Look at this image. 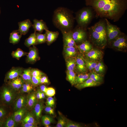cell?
<instances>
[{"label":"cell","mask_w":127,"mask_h":127,"mask_svg":"<svg viewBox=\"0 0 127 127\" xmlns=\"http://www.w3.org/2000/svg\"><path fill=\"white\" fill-rule=\"evenodd\" d=\"M6 107L0 104V119L3 121L7 116V111Z\"/></svg>","instance_id":"cell-40"},{"label":"cell","mask_w":127,"mask_h":127,"mask_svg":"<svg viewBox=\"0 0 127 127\" xmlns=\"http://www.w3.org/2000/svg\"><path fill=\"white\" fill-rule=\"evenodd\" d=\"M29 51L27 55L26 59V62L28 63L33 64L40 59L37 49L33 45L29 47Z\"/></svg>","instance_id":"cell-12"},{"label":"cell","mask_w":127,"mask_h":127,"mask_svg":"<svg viewBox=\"0 0 127 127\" xmlns=\"http://www.w3.org/2000/svg\"><path fill=\"white\" fill-rule=\"evenodd\" d=\"M44 107V105L43 101L40 100H38L32 108L33 109L32 113L38 122L39 121L41 116L42 111Z\"/></svg>","instance_id":"cell-15"},{"label":"cell","mask_w":127,"mask_h":127,"mask_svg":"<svg viewBox=\"0 0 127 127\" xmlns=\"http://www.w3.org/2000/svg\"><path fill=\"white\" fill-rule=\"evenodd\" d=\"M55 99L52 97H48L47 99L46 103V106L53 107L55 105Z\"/></svg>","instance_id":"cell-46"},{"label":"cell","mask_w":127,"mask_h":127,"mask_svg":"<svg viewBox=\"0 0 127 127\" xmlns=\"http://www.w3.org/2000/svg\"><path fill=\"white\" fill-rule=\"evenodd\" d=\"M36 34L37 44L43 43L46 42V35L45 33L41 34L36 32Z\"/></svg>","instance_id":"cell-37"},{"label":"cell","mask_w":127,"mask_h":127,"mask_svg":"<svg viewBox=\"0 0 127 127\" xmlns=\"http://www.w3.org/2000/svg\"><path fill=\"white\" fill-rule=\"evenodd\" d=\"M92 9L90 7H84L79 11L76 13L75 19L78 26L86 28L93 17Z\"/></svg>","instance_id":"cell-5"},{"label":"cell","mask_w":127,"mask_h":127,"mask_svg":"<svg viewBox=\"0 0 127 127\" xmlns=\"http://www.w3.org/2000/svg\"><path fill=\"white\" fill-rule=\"evenodd\" d=\"M34 87L31 83L24 82L20 89L22 93H30L33 90Z\"/></svg>","instance_id":"cell-35"},{"label":"cell","mask_w":127,"mask_h":127,"mask_svg":"<svg viewBox=\"0 0 127 127\" xmlns=\"http://www.w3.org/2000/svg\"><path fill=\"white\" fill-rule=\"evenodd\" d=\"M28 53V52L24 51L21 49L18 48L12 52L11 55L13 58L19 60L22 56L27 55Z\"/></svg>","instance_id":"cell-32"},{"label":"cell","mask_w":127,"mask_h":127,"mask_svg":"<svg viewBox=\"0 0 127 127\" xmlns=\"http://www.w3.org/2000/svg\"><path fill=\"white\" fill-rule=\"evenodd\" d=\"M31 67L24 69L20 75L24 82L32 84Z\"/></svg>","instance_id":"cell-26"},{"label":"cell","mask_w":127,"mask_h":127,"mask_svg":"<svg viewBox=\"0 0 127 127\" xmlns=\"http://www.w3.org/2000/svg\"><path fill=\"white\" fill-rule=\"evenodd\" d=\"M74 20L71 12L67 8L60 7L54 11L52 22L55 26L61 32L72 30Z\"/></svg>","instance_id":"cell-2"},{"label":"cell","mask_w":127,"mask_h":127,"mask_svg":"<svg viewBox=\"0 0 127 127\" xmlns=\"http://www.w3.org/2000/svg\"><path fill=\"white\" fill-rule=\"evenodd\" d=\"M27 96L21 95L19 96L15 101L14 108L16 111L26 107L27 103Z\"/></svg>","instance_id":"cell-18"},{"label":"cell","mask_w":127,"mask_h":127,"mask_svg":"<svg viewBox=\"0 0 127 127\" xmlns=\"http://www.w3.org/2000/svg\"><path fill=\"white\" fill-rule=\"evenodd\" d=\"M41 91L40 89H39L36 92V96L38 99H41Z\"/></svg>","instance_id":"cell-50"},{"label":"cell","mask_w":127,"mask_h":127,"mask_svg":"<svg viewBox=\"0 0 127 127\" xmlns=\"http://www.w3.org/2000/svg\"><path fill=\"white\" fill-rule=\"evenodd\" d=\"M71 32L72 38L76 44H81L86 40V28L78 26L74 29H72Z\"/></svg>","instance_id":"cell-8"},{"label":"cell","mask_w":127,"mask_h":127,"mask_svg":"<svg viewBox=\"0 0 127 127\" xmlns=\"http://www.w3.org/2000/svg\"><path fill=\"white\" fill-rule=\"evenodd\" d=\"M98 16L118 21L127 9V0H85Z\"/></svg>","instance_id":"cell-1"},{"label":"cell","mask_w":127,"mask_h":127,"mask_svg":"<svg viewBox=\"0 0 127 127\" xmlns=\"http://www.w3.org/2000/svg\"><path fill=\"white\" fill-rule=\"evenodd\" d=\"M27 103L26 107L28 110H32L38 100L37 98L36 93L32 92L29 93L27 96Z\"/></svg>","instance_id":"cell-21"},{"label":"cell","mask_w":127,"mask_h":127,"mask_svg":"<svg viewBox=\"0 0 127 127\" xmlns=\"http://www.w3.org/2000/svg\"><path fill=\"white\" fill-rule=\"evenodd\" d=\"M41 77L32 76V84L34 87L41 84L40 80Z\"/></svg>","instance_id":"cell-44"},{"label":"cell","mask_w":127,"mask_h":127,"mask_svg":"<svg viewBox=\"0 0 127 127\" xmlns=\"http://www.w3.org/2000/svg\"><path fill=\"white\" fill-rule=\"evenodd\" d=\"M67 70L75 71L76 65V57L65 58Z\"/></svg>","instance_id":"cell-28"},{"label":"cell","mask_w":127,"mask_h":127,"mask_svg":"<svg viewBox=\"0 0 127 127\" xmlns=\"http://www.w3.org/2000/svg\"><path fill=\"white\" fill-rule=\"evenodd\" d=\"M90 72L88 73H78L76 76L75 84L82 83L89 78Z\"/></svg>","instance_id":"cell-33"},{"label":"cell","mask_w":127,"mask_h":127,"mask_svg":"<svg viewBox=\"0 0 127 127\" xmlns=\"http://www.w3.org/2000/svg\"><path fill=\"white\" fill-rule=\"evenodd\" d=\"M21 127H37V124L33 123H22Z\"/></svg>","instance_id":"cell-49"},{"label":"cell","mask_w":127,"mask_h":127,"mask_svg":"<svg viewBox=\"0 0 127 127\" xmlns=\"http://www.w3.org/2000/svg\"><path fill=\"white\" fill-rule=\"evenodd\" d=\"M4 121L0 119V127H3Z\"/></svg>","instance_id":"cell-53"},{"label":"cell","mask_w":127,"mask_h":127,"mask_svg":"<svg viewBox=\"0 0 127 127\" xmlns=\"http://www.w3.org/2000/svg\"><path fill=\"white\" fill-rule=\"evenodd\" d=\"M45 95L48 97H52L55 95L56 93L55 89L52 87H47Z\"/></svg>","instance_id":"cell-45"},{"label":"cell","mask_w":127,"mask_h":127,"mask_svg":"<svg viewBox=\"0 0 127 127\" xmlns=\"http://www.w3.org/2000/svg\"><path fill=\"white\" fill-rule=\"evenodd\" d=\"M27 110L25 107L15 111L12 115L13 119L17 124L21 122Z\"/></svg>","instance_id":"cell-20"},{"label":"cell","mask_w":127,"mask_h":127,"mask_svg":"<svg viewBox=\"0 0 127 127\" xmlns=\"http://www.w3.org/2000/svg\"><path fill=\"white\" fill-rule=\"evenodd\" d=\"M114 48L118 51H124L127 48V39L126 35L121 32L109 44Z\"/></svg>","instance_id":"cell-7"},{"label":"cell","mask_w":127,"mask_h":127,"mask_svg":"<svg viewBox=\"0 0 127 127\" xmlns=\"http://www.w3.org/2000/svg\"><path fill=\"white\" fill-rule=\"evenodd\" d=\"M101 83L95 82L90 78L83 82L75 85V87L79 89H81L88 87L99 86Z\"/></svg>","instance_id":"cell-19"},{"label":"cell","mask_w":127,"mask_h":127,"mask_svg":"<svg viewBox=\"0 0 127 127\" xmlns=\"http://www.w3.org/2000/svg\"><path fill=\"white\" fill-rule=\"evenodd\" d=\"M77 48L74 47L64 46L63 54L65 58L76 57L78 53Z\"/></svg>","instance_id":"cell-22"},{"label":"cell","mask_w":127,"mask_h":127,"mask_svg":"<svg viewBox=\"0 0 127 127\" xmlns=\"http://www.w3.org/2000/svg\"><path fill=\"white\" fill-rule=\"evenodd\" d=\"M24 69L22 67H13L6 73L4 79L5 83L20 76Z\"/></svg>","instance_id":"cell-11"},{"label":"cell","mask_w":127,"mask_h":127,"mask_svg":"<svg viewBox=\"0 0 127 127\" xmlns=\"http://www.w3.org/2000/svg\"><path fill=\"white\" fill-rule=\"evenodd\" d=\"M82 125L79 123L73 122L67 119V123L65 127H81Z\"/></svg>","instance_id":"cell-43"},{"label":"cell","mask_w":127,"mask_h":127,"mask_svg":"<svg viewBox=\"0 0 127 127\" xmlns=\"http://www.w3.org/2000/svg\"><path fill=\"white\" fill-rule=\"evenodd\" d=\"M76 60L75 71L78 74L87 73L88 70L83 54L78 53L76 57Z\"/></svg>","instance_id":"cell-10"},{"label":"cell","mask_w":127,"mask_h":127,"mask_svg":"<svg viewBox=\"0 0 127 127\" xmlns=\"http://www.w3.org/2000/svg\"><path fill=\"white\" fill-rule=\"evenodd\" d=\"M77 47L80 53L83 54L90 51L92 48V46L89 41L86 40L77 45Z\"/></svg>","instance_id":"cell-24"},{"label":"cell","mask_w":127,"mask_h":127,"mask_svg":"<svg viewBox=\"0 0 127 127\" xmlns=\"http://www.w3.org/2000/svg\"><path fill=\"white\" fill-rule=\"evenodd\" d=\"M42 122L46 127L49 125L53 121V118L50 116L46 115L43 116L41 118Z\"/></svg>","instance_id":"cell-38"},{"label":"cell","mask_w":127,"mask_h":127,"mask_svg":"<svg viewBox=\"0 0 127 127\" xmlns=\"http://www.w3.org/2000/svg\"><path fill=\"white\" fill-rule=\"evenodd\" d=\"M22 36L17 30L13 31L10 34L9 42L13 44L18 43L20 41Z\"/></svg>","instance_id":"cell-27"},{"label":"cell","mask_w":127,"mask_h":127,"mask_svg":"<svg viewBox=\"0 0 127 127\" xmlns=\"http://www.w3.org/2000/svg\"><path fill=\"white\" fill-rule=\"evenodd\" d=\"M16 91L5 83L0 87V104L6 106L13 103L16 99Z\"/></svg>","instance_id":"cell-4"},{"label":"cell","mask_w":127,"mask_h":127,"mask_svg":"<svg viewBox=\"0 0 127 127\" xmlns=\"http://www.w3.org/2000/svg\"><path fill=\"white\" fill-rule=\"evenodd\" d=\"M71 30L61 32L63 35L64 46L72 47L77 48V45L72 36Z\"/></svg>","instance_id":"cell-13"},{"label":"cell","mask_w":127,"mask_h":127,"mask_svg":"<svg viewBox=\"0 0 127 127\" xmlns=\"http://www.w3.org/2000/svg\"><path fill=\"white\" fill-rule=\"evenodd\" d=\"M24 82L22 78L20 76L5 83H7L12 88L16 91L21 89Z\"/></svg>","instance_id":"cell-16"},{"label":"cell","mask_w":127,"mask_h":127,"mask_svg":"<svg viewBox=\"0 0 127 127\" xmlns=\"http://www.w3.org/2000/svg\"><path fill=\"white\" fill-rule=\"evenodd\" d=\"M103 54V52L101 50L92 48L90 51L83 55L86 59L92 62L98 63L101 61Z\"/></svg>","instance_id":"cell-9"},{"label":"cell","mask_w":127,"mask_h":127,"mask_svg":"<svg viewBox=\"0 0 127 127\" xmlns=\"http://www.w3.org/2000/svg\"><path fill=\"white\" fill-rule=\"evenodd\" d=\"M52 107L46 106L44 108V111L47 113L51 115H54L55 112Z\"/></svg>","instance_id":"cell-47"},{"label":"cell","mask_w":127,"mask_h":127,"mask_svg":"<svg viewBox=\"0 0 127 127\" xmlns=\"http://www.w3.org/2000/svg\"><path fill=\"white\" fill-rule=\"evenodd\" d=\"M17 126V124L13 119L12 115L6 117L4 121L3 127H15Z\"/></svg>","instance_id":"cell-31"},{"label":"cell","mask_w":127,"mask_h":127,"mask_svg":"<svg viewBox=\"0 0 127 127\" xmlns=\"http://www.w3.org/2000/svg\"><path fill=\"white\" fill-rule=\"evenodd\" d=\"M66 74L67 80L72 85H75L77 75L75 71L67 70Z\"/></svg>","instance_id":"cell-30"},{"label":"cell","mask_w":127,"mask_h":127,"mask_svg":"<svg viewBox=\"0 0 127 127\" xmlns=\"http://www.w3.org/2000/svg\"><path fill=\"white\" fill-rule=\"evenodd\" d=\"M36 32L34 31V33L31 34L25 40L24 44L26 47H29L31 46L37 44Z\"/></svg>","instance_id":"cell-29"},{"label":"cell","mask_w":127,"mask_h":127,"mask_svg":"<svg viewBox=\"0 0 127 127\" xmlns=\"http://www.w3.org/2000/svg\"><path fill=\"white\" fill-rule=\"evenodd\" d=\"M21 122L22 123H28L37 124L38 122L32 113L27 111Z\"/></svg>","instance_id":"cell-25"},{"label":"cell","mask_w":127,"mask_h":127,"mask_svg":"<svg viewBox=\"0 0 127 127\" xmlns=\"http://www.w3.org/2000/svg\"><path fill=\"white\" fill-rule=\"evenodd\" d=\"M0 12H1V11H0Z\"/></svg>","instance_id":"cell-54"},{"label":"cell","mask_w":127,"mask_h":127,"mask_svg":"<svg viewBox=\"0 0 127 127\" xmlns=\"http://www.w3.org/2000/svg\"><path fill=\"white\" fill-rule=\"evenodd\" d=\"M93 71L96 73L102 75L104 73L105 71V67L101 61L97 63Z\"/></svg>","instance_id":"cell-34"},{"label":"cell","mask_w":127,"mask_h":127,"mask_svg":"<svg viewBox=\"0 0 127 127\" xmlns=\"http://www.w3.org/2000/svg\"><path fill=\"white\" fill-rule=\"evenodd\" d=\"M67 119L62 116H60L58 119V122L56 127H65L67 123Z\"/></svg>","instance_id":"cell-41"},{"label":"cell","mask_w":127,"mask_h":127,"mask_svg":"<svg viewBox=\"0 0 127 127\" xmlns=\"http://www.w3.org/2000/svg\"><path fill=\"white\" fill-rule=\"evenodd\" d=\"M106 24V30L107 41L110 43L118 36L121 32L117 26L111 24L107 19H105Z\"/></svg>","instance_id":"cell-6"},{"label":"cell","mask_w":127,"mask_h":127,"mask_svg":"<svg viewBox=\"0 0 127 127\" xmlns=\"http://www.w3.org/2000/svg\"><path fill=\"white\" fill-rule=\"evenodd\" d=\"M90 39L93 44L103 48L107 42L105 21L101 20L88 28Z\"/></svg>","instance_id":"cell-3"},{"label":"cell","mask_w":127,"mask_h":127,"mask_svg":"<svg viewBox=\"0 0 127 127\" xmlns=\"http://www.w3.org/2000/svg\"><path fill=\"white\" fill-rule=\"evenodd\" d=\"M47 87L44 85H41L40 87V90L45 93L46 92Z\"/></svg>","instance_id":"cell-51"},{"label":"cell","mask_w":127,"mask_h":127,"mask_svg":"<svg viewBox=\"0 0 127 127\" xmlns=\"http://www.w3.org/2000/svg\"><path fill=\"white\" fill-rule=\"evenodd\" d=\"M31 74L32 76L35 77H41L43 75H45L44 73L39 70L34 68H31Z\"/></svg>","instance_id":"cell-42"},{"label":"cell","mask_w":127,"mask_h":127,"mask_svg":"<svg viewBox=\"0 0 127 127\" xmlns=\"http://www.w3.org/2000/svg\"><path fill=\"white\" fill-rule=\"evenodd\" d=\"M33 22L32 26L34 31H37L41 33L44 30H48L46 23L43 20L35 19L33 20Z\"/></svg>","instance_id":"cell-17"},{"label":"cell","mask_w":127,"mask_h":127,"mask_svg":"<svg viewBox=\"0 0 127 127\" xmlns=\"http://www.w3.org/2000/svg\"><path fill=\"white\" fill-rule=\"evenodd\" d=\"M19 28L17 30L21 35H25L32 26V24L30 20L28 19L18 23Z\"/></svg>","instance_id":"cell-14"},{"label":"cell","mask_w":127,"mask_h":127,"mask_svg":"<svg viewBox=\"0 0 127 127\" xmlns=\"http://www.w3.org/2000/svg\"><path fill=\"white\" fill-rule=\"evenodd\" d=\"M40 91L41 99H42L45 98V93L41 91Z\"/></svg>","instance_id":"cell-52"},{"label":"cell","mask_w":127,"mask_h":127,"mask_svg":"<svg viewBox=\"0 0 127 127\" xmlns=\"http://www.w3.org/2000/svg\"><path fill=\"white\" fill-rule=\"evenodd\" d=\"M84 58L88 70L91 72L93 71L95 67L98 63L89 60L85 59L84 57Z\"/></svg>","instance_id":"cell-39"},{"label":"cell","mask_w":127,"mask_h":127,"mask_svg":"<svg viewBox=\"0 0 127 127\" xmlns=\"http://www.w3.org/2000/svg\"><path fill=\"white\" fill-rule=\"evenodd\" d=\"M40 82L41 84H48L49 83L48 77L45 75H42L40 79Z\"/></svg>","instance_id":"cell-48"},{"label":"cell","mask_w":127,"mask_h":127,"mask_svg":"<svg viewBox=\"0 0 127 127\" xmlns=\"http://www.w3.org/2000/svg\"><path fill=\"white\" fill-rule=\"evenodd\" d=\"M89 78L95 82L101 83L103 81L102 75L98 74L94 71L90 72Z\"/></svg>","instance_id":"cell-36"},{"label":"cell","mask_w":127,"mask_h":127,"mask_svg":"<svg viewBox=\"0 0 127 127\" xmlns=\"http://www.w3.org/2000/svg\"><path fill=\"white\" fill-rule=\"evenodd\" d=\"M46 35V42L49 45L54 42L58 37L59 35L58 31L53 32L48 30H45Z\"/></svg>","instance_id":"cell-23"}]
</instances>
